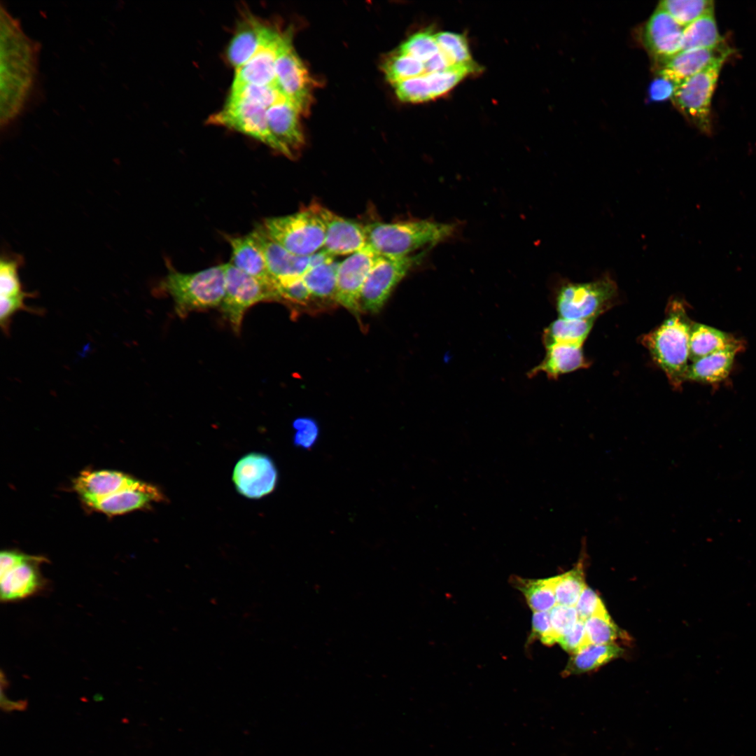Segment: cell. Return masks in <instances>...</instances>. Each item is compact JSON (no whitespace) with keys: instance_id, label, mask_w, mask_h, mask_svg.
<instances>
[{"instance_id":"obj_47","label":"cell","mask_w":756,"mask_h":756,"mask_svg":"<svg viewBox=\"0 0 756 756\" xmlns=\"http://www.w3.org/2000/svg\"><path fill=\"white\" fill-rule=\"evenodd\" d=\"M561 647L572 654H576L590 643L588 640L584 620L579 619L573 629L558 641Z\"/></svg>"},{"instance_id":"obj_34","label":"cell","mask_w":756,"mask_h":756,"mask_svg":"<svg viewBox=\"0 0 756 756\" xmlns=\"http://www.w3.org/2000/svg\"><path fill=\"white\" fill-rule=\"evenodd\" d=\"M658 6L684 27L706 15L714 13V2L710 0H664L660 1Z\"/></svg>"},{"instance_id":"obj_22","label":"cell","mask_w":756,"mask_h":756,"mask_svg":"<svg viewBox=\"0 0 756 756\" xmlns=\"http://www.w3.org/2000/svg\"><path fill=\"white\" fill-rule=\"evenodd\" d=\"M164 498L162 492L157 486L142 481L138 486L85 505L90 510L108 516H115L147 508L153 503L162 501Z\"/></svg>"},{"instance_id":"obj_31","label":"cell","mask_w":756,"mask_h":756,"mask_svg":"<svg viewBox=\"0 0 756 756\" xmlns=\"http://www.w3.org/2000/svg\"><path fill=\"white\" fill-rule=\"evenodd\" d=\"M594 320L568 319L559 317L545 330V346L564 343L582 346L594 325Z\"/></svg>"},{"instance_id":"obj_15","label":"cell","mask_w":756,"mask_h":756,"mask_svg":"<svg viewBox=\"0 0 756 756\" xmlns=\"http://www.w3.org/2000/svg\"><path fill=\"white\" fill-rule=\"evenodd\" d=\"M287 34L288 32L281 33L276 29L269 27L265 38L255 55L242 66L235 70L232 85H274L276 59Z\"/></svg>"},{"instance_id":"obj_19","label":"cell","mask_w":756,"mask_h":756,"mask_svg":"<svg viewBox=\"0 0 756 756\" xmlns=\"http://www.w3.org/2000/svg\"><path fill=\"white\" fill-rule=\"evenodd\" d=\"M265 258L269 272L275 283L302 277L310 268L311 255H295L271 239L260 225L252 231Z\"/></svg>"},{"instance_id":"obj_40","label":"cell","mask_w":756,"mask_h":756,"mask_svg":"<svg viewBox=\"0 0 756 756\" xmlns=\"http://www.w3.org/2000/svg\"><path fill=\"white\" fill-rule=\"evenodd\" d=\"M398 51L424 63L435 56L440 50L435 34L424 31L410 36L400 46Z\"/></svg>"},{"instance_id":"obj_11","label":"cell","mask_w":756,"mask_h":756,"mask_svg":"<svg viewBox=\"0 0 756 756\" xmlns=\"http://www.w3.org/2000/svg\"><path fill=\"white\" fill-rule=\"evenodd\" d=\"M417 259L419 256L414 255L402 258L379 255L363 285L360 307L370 312L379 311Z\"/></svg>"},{"instance_id":"obj_14","label":"cell","mask_w":756,"mask_h":756,"mask_svg":"<svg viewBox=\"0 0 756 756\" xmlns=\"http://www.w3.org/2000/svg\"><path fill=\"white\" fill-rule=\"evenodd\" d=\"M277 470L272 460L267 455L250 453L236 463L232 481L237 491L248 498H260L274 489Z\"/></svg>"},{"instance_id":"obj_25","label":"cell","mask_w":756,"mask_h":756,"mask_svg":"<svg viewBox=\"0 0 756 756\" xmlns=\"http://www.w3.org/2000/svg\"><path fill=\"white\" fill-rule=\"evenodd\" d=\"M232 249L231 262L246 274L261 280L275 283L272 278L263 252L253 232L238 237H227Z\"/></svg>"},{"instance_id":"obj_13","label":"cell","mask_w":756,"mask_h":756,"mask_svg":"<svg viewBox=\"0 0 756 756\" xmlns=\"http://www.w3.org/2000/svg\"><path fill=\"white\" fill-rule=\"evenodd\" d=\"M378 255L368 245L349 255L339 264L336 300L355 314L360 309L362 289Z\"/></svg>"},{"instance_id":"obj_9","label":"cell","mask_w":756,"mask_h":756,"mask_svg":"<svg viewBox=\"0 0 756 756\" xmlns=\"http://www.w3.org/2000/svg\"><path fill=\"white\" fill-rule=\"evenodd\" d=\"M47 559L17 550H4L0 554L1 600L17 601L38 594L47 584L40 570Z\"/></svg>"},{"instance_id":"obj_20","label":"cell","mask_w":756,"mask_h":756,"mask_svg":"<svg viewBox=\"0 0 756 756\" xmlns=\"http://www.w3.org/2000/svg\"><path fill=\"white\" fill-rule=\"evenodd\" d=\"M298 109L283 100L267 109L269 131L283 150V155L292 158L293 153L302 148L304 137L301 128Z\"/></svg>"},{"instance_id":"obj_44","label":"cell","mask_w":756,"mask_h":756,"mask_svg":"<svg viewBox=\"0 0 756 756\" xmlns=\"http://www.w3.org/2000/svg\"><path fill=\"white\" fill-rule=\"evenodd\" d=\"M550 615L556 643L573 629L579 620L575 606L556 604L550 610Z\"/></svg>"},{"instance_id":"obj_48","label":"cell","mask_w":756,"mask_h":756,"mask_svg":"<svg viewBox=\"0 0 756 756\" xmlns=\"http://www.w3.org/2000/svg\"><path fill=\"white\" fill-rule=\"evenodd\" d=\"M293 427L296 430L295 444L304 449L312 447L318 435V428L315 421L307 418L298 419L295 421Z\"/></svg>"},{"instance_id":"obj_28","label":"cell","mask_w":756,"mask_h":756,"mask_svg":"<svg viewBox=\"0 0 756 756\" xmlns=\"http://www.w3.org/2000/svg\"><path fill=\"white\" fill-rule=\"evenodd\" d=\"M340 262L335 259L309 268L302 276L311 300L322 304L336 302L337 277Z\"/></svg>"},{"instance_id":"obj_1","label":"cell","mask_w":756,"mask_h":756,"mask_svg":"<svg viewBox=\"0 0 756 756\" xmlns=\"http://www.w3.org/2000/svg\"><path fill=\"white\" fill-rule=\"evenodd\" d=\"M38 45L20 22L1 6V125L8 126L22 112L35 83Z\"/></svg>"},{"instance_id":"obj_46","label":"cell","mask_w":756,"mask_h":756,"mask_svg":"<svg viewBox=\"0 0 756 756\" xmlns=\"http://www.w3.org/2000/svg\"><path fill=\"white\" fill-rule=\"evenodd\" d=\"M575 607L579 619L582 620L593 616L609 615L598 594L588 587L582 591Z\"/></svg>"},{"instance_id":"obj_24","label":"cell","mask_w":756,"mask_h":756,"mask_svg":"<svg viewBox=\"0 0 756 756\" xmlns=\"http://www.w3.org/2000/svg\"><path fill=\"white\" fill-rule=\"evenodd\" d=\"M545 347V358L531 371L530 375L544 372L550 378L556 379L559 375L587 368L590 365L584 355L582 346L554 343Z\"/></svg>"},{"instance_id":"obj_10","label":"cell","mask_w":756,"mask_h":756,"mask_svg":"<svg viewBox=\"0 0 756 756\" xmlns=\"http://www.w3.org/2000/svg\"><path fill=\"white\" fill-rule=\"evenodd\" d=\"M291 39V33L288 32L276 59L274 85L300 113L307 114L312 102L314 81Z\"/></svg>"},{"instance_id":"obj_12","label":"cell","mask_w":756,"mask_h":756,"mask_svg":"<svg viewBox=\"0 0 756 756\" xmlns=\"http://www.w3.org/2000/svg\"><path fill=\"white\" fill-rule=\"evenodd\" d=\"M207 122L241 132L283 154L281 146L269 131L267 108L263 106L227 100L223 109L210 116Z\"/></svg>"},{"instance_id":"obj_18","label":"cell","mask_w":756,"mask_h":756,"mask_svg":"<svg viewBox=\"0 0 756 756\" xmlns=\"http://www.w3.org/2000/svg\"><path fill=\"white\" fill-rule=\"evenodd\" d=\"M732 50L726 45L714 48L680 51L662 62L658 74L677 87L686 79L704 70L715 62L727 59Z\"/></svg>"},{"instance_id":"obj_42","label":"cell","mask_w":756,"mask_h":756,"mask_svg":"<svg viewBox=\"0 0 756 756\" xmlns=\"http://www.w3.org/2000/svg\"><path fill=\"white\" fill-rule=\"evenodd\" d=\"M20 258H2L0 262V296L14 297L24 294L18 269Z\"/></svg>"},{"instance_id":"obj_23","label":"cell","mask_w":756,"mask_h":756,"mask_svg":"<svg viewBox=\"0 0 756 756\" xmlns=\"http://www.w3.org/2000/svg\"><path fill=\"white\" fill-rule=\"evenodd\" d=\"M269 26L257 17L244 18L232 38L227 49V58L235 70L246 64L262 44Z\"/></svg>"},{"instance_id":"obj_32","label":"cell","mask_w":756,"mask_h":756,"mask_svg":"<svg viewBox=\"0 0 756 756\" xmlns=\"http://www.w3.org/2000/svg\"><path fill=\"white\" fill-rule=\"evenodd\" d=\"M584 554L570 570L552 578L556 604L575 606L580 594L587 587L584 581Z\"/></svg>"},{"instance_id":"obj_49","label":"cell","mask_w":756,"mask_h":756,"mask_svg":"<svg viewBox=\"0 0 756 756\" xmlns=\"http://www.w3.org/2000/svg\"><path fill=\"white\" fill-rule=\"evenodd\" d=\"M532 638H538L547 645L556 643L554 637L550 611L534 612L532 617Z\"/></svg>"},{"instance_id":"obj_3","label":"cell","mask_w":756,"mask_h":756,"mask_svg":"<svg viewBox=\"0 0 756 756\" xmlns=\"http://www.w3.org/2000/svg\"><path fill=\"white\" fill-rule=\"evenodd\" d=\"M365 227L368 245L378 255L391 258L412 255L423 247L446 240L456 230L453 224L430 220L374 222Z\"/></svg>"},{"instance_id":"obj_30","label":"cell","mask_w":756,"mask_h":756,"mask_svg":"<svg viewBox=\"0 0 756 756\" xmlns=\"http://www.w3.org/2000/svg\"><path fill=\"white\" fill-rule=\"evenodd\" d=\"M724 44L714 13L706 15L686 26L682 32L681 51L714 48Z\"/></svg>"},{"instance_id":"obj_33","label":"cell","mask_w":756,"mask_h":756,"mask_svg":"<svg viewBox=\"0 0 756 756\" xmlns=\"http://www.w3.org/2000/svg\"><path fill=\"white\" fill-rule=\"evenodd\" d=\"M513 583L533 612L550 611L556 605L552 578L531 580L515 577Z\"/></svg>"},{"instance_id":"obj_4","label":"cell","mask_w":756,"mask_h":756,"mask_svg":"<svg viewBox=\"0 0 756 756\" xmlns=\"http://www.w3.org/2000/svg\"><path fill=\"white\" fill-rule=\"evenodd\" d=\"M160 286L173 298L176 312L181 317L193 311L217 307L225 293V264L193 273L170 269Z\"/></svg>"},{"instance_id":"obj_45","label":"cell","mask_w":756,"mask_h":756,"mask_svg":"<svg viewBox=\"0 0 756 756\" xmlns=\"http://www.w3.org/2000/svg\"><path fill=\"white\" fill-rule=\"evenodd\" d=\"M279 299L300 305H307L312 300L310 293L302 277L276 283Z\"/></svg>"},{"instance_id":"obj_6","label":"cell","mask_w":756,"mask_h":756,"mask_svg":"<svg viewBox=\"0 0 756 756\" xmlns=\"http://www.w3.org/2000/svg\"><path fill=\"white\" fill-rule=\"evenodd\" d=\"M617 286L608 276L587 282H568L556 296L559 317L568 319L595 320L615 302Z\"/></svg>"},{"instance_id":"obj_38","label":"cell","mask_w":756,"mask_h":756,"mask_svg":"<svg viewBox=\"0 0 756 756\" xmlns=\"http://www.w3.org/2000/svg\"><path fill=\"white\" fill-rule=\"evenodd\" d=\"M440 51L453 64L474 63L468 41L463 34L450 31L435 34Z\"/></svg>"},{"instance_id":"obj_29","label":"cell","mask_w":756,"mask_h":756,"mask_svg":"<svg viewBox=\"0 0 756 756\" xmlns=\"http://www.w3.org/2000/svg\"><path fill=\"white\" fill-rule=\"evenodd\" d=\"M622 653L623 650L615 643L589 644L579 652L572 654L563 675L568 676L595 671L620 657Z\"/></svg>"},{"instance_id":"obj_26","label":"cell","mask_w":756,"mask_h":756,"mask_svg":"<svg viewBox=\"0 0 756 756\" xmlns=\"http://www.w3.org/2000/svg\"><path fill=\"white\" fill-rule=\"evenodd\" d=\"M742 342L733 335L709 326L692 322L689 340V358L695 361L715 352L734 349L740 351Z\"/></svg>"},{"instance_id":"obj_5","label":"cell","mask_w":756,"mask_h":756,"mask_svg":"<svg viewBox=\"0 0 756 756\" xmlns=\"http://www.w3.org/2000/svg\"><path fill=\"white\" fill-rule=\"evenodd\" d=\"M260 226L271 239L298 255H311L324 244L326 227L317 203L289 215L266 218Z\"/></svg>"},{"instance_id":"obj_7","label":"cell","mask_w":756,"mask_h":756,"mask_svg":"<svg viewBox=\"0 0 756 756\" xmlns=\"http://www.w3.org/2000/svg\"><path fill=\"white\" fill-rule=\"evenodd\" d=\"M726 59H719L678 85L672 101L678 111L700 131H711V101Z\"/></svg>"},{"instance_id":"obj_41","label":"cell","mask_w":756,"mask_h":756,"mask_svg":"<svg viewBox=\"0 0 756 756\" xmlns=\"http://www.w3.org/2000/svg\"><path fill=\"white\" fill-rule=\"evenodd\" d=\"M393 85L397 97L402 102L419 103L433 99L425 75L403 80Z\"/></svg>"},{"instance_id":"obj_36","label":"cell","mask_w":756,"mask_h":756,"mask_svg":"<svg viewBox=\"0 0 756 756\" xmlns=\"http://www.w3.org/2000/svg\"><path fill=\"white\" fill-rule=\"evenodd\" d=\"M480 71L475 62L455 64L444 71L424 74L428 82L433 99L447 94L467 75Z\"/></svg>"},{"instance_id":"obj_16","label":"cell","mask_w":756,"mask_h":756,"mask_svg":"<svg viewBox=\"0 0 756 756\" xmlns=\"http://www.w3.org/2000/svg\"><path fill=\"white\" fill-rule=\"evenodd\" d=\"M326 234L323 248L332 257L351 255L368 246L364 225L320 205Z\"/></svg>"},{"instance_id":"obj_43","label":"cell","mask_w":756,"mask_h":756,"mask_svg":"<svg viewBox=\"0 0 756 756\" xmlns=\"http://www.w3.org/2000/svg\"><path fill=\"white\" fill-rule=\"evenodd\" d=\"M33 293L27 292L14 297L0 296V325L2 331L6 335L10 331L11 318L16 312L22 310L35 314L40 313L38 309L29 307L24 303L26 298L33 297Z\"/></svg>"},{"instance_id":"obj_2","label":"cell","mask_w":756,"mask_h":756,"mask_svg":"<svg viewBox=\"0 0 756 756\" xmlns=\"http://www.w3.org/2000/svg\"><path fill=\"white\" fill-rule=\"evenodd\" d=\"M692 323L684 302L673 298L667 304L662 323L640 337V342L677 389L686 381Z\"/></svg>"},{"instance_id":"obj_8","label":"cell","mask_w":756,"mask_h":756,"mask_svg":"<svg viewBox=\"0 0 756 756\" xmlns=\"http://www.w3.org/2000/svg\"><path fill=\"white\" fill-rule=\"evenodd\" d=\"M279 300L276 284L267 282L225 264V293L220 308L235 332L240 330L246 311L262 301Z\"/></svg>"},{"instance_id":"obj_51","label":"cell","mask_w":756,"mask_h":756,"mask_svg":"<svg viewBox=\"0 0 756 756\" xmlns=\"http://www.w3.org/2000/svg\"><path fill=\"white\" fill-rule=\"evenodd\" d=\"M424 64L425 74L444 71L453 65L440 51Z\"/></svg>"},{"instance_id":"obj_39","label":"cell","mask_w":756,"mask_h":756,"mask_svg":"<svg viewBox=\"0 0 756 756\" xmlns=\"http://www.w3.org/2000/svg\"><path fill=\"white\" fill-rule=\"evenodd\" d=\"M585 630L590 644H612L622 637V631L609 615H596L584 620Z\"/></svg>"},{"instance_id":"obj_37","label":"cell","mask_w":756,"mask_h":756,"mask_svg":"<svg viewBox=\"0 0 756 756\" xmlns=\"http://www.w3.org/2000/svg\"><path fill=\"white\" fill-rule=\"evenodd\" d=\"M227 100L253 104L268 108L286 100L274 85H256L244 84L231 87Z\"/></svg>"},{"instance_id":"obj_21","label":"cell","mask_w":756,"mask_h":756,"mask_svg":"<svg viewBox=\"0 0 756 756\" xmlns=\"http://www.w3.org/2000/svg\"><path fill=\"white\" fill-rule=\"evenodd\" d=\"M142 481L115 470H84L73 482V488L85 504L134 487Z\"/></svg>"},{"instance_id":"obj_27","label":"cell","mask_w":756,"mask_h":756,"mask_svg":"<svg viewBox=\"0 0 756 756\" xmlns=\"http://www.w3.org/2000/svg\"><path fill=\"white\" fill-rule=\"evenodd\" d=\"M738 352L734 349L722 350L694 361L689 365L686 381L716 383L724 380L729 375Z\"/></svg>"},{"instance_id":"obj_50","label":"cell","mask_w":756,"mask_h":756,"mask_svg":"<svg viewBox=\"0 0 756 756\" xmlns=\"http://www.w3.org/2000/svg\"><path fill=\"white\" fill-rule=\"evenodd\" d=\"M676 86L674 83L661 76L652 83L650 95L654 101H662L672 97Z\"/></svg>"},{"instance_id":"obj_17","label":"cell","mask_w":756,"mask_h":756,"mask_svg":"<svg viewBox=\"0 0 756 756\" xmlns=\"http://www.w3.org/2000/svg\"><path fill=\"white\" fill-rule=\"evenodd\" d=\"M684 28L666 11L657 6L644 27V45L661 63L681 51Z\"/></svg>"},{"instance_id":"obj_35","label":"cell","mask_w":756,"mask_h":756,"mask_svg":"<svg viewBox=\"0 0 756 756\" xmlns=\"http://www.w3.org/2000/svg\"><path fill=\"white\" fill-rule=\"evenodd\" d=\"M382 69L391 84L425 74L424 62L398 50L386 59Z\"/></svg>"}]
</instances>
